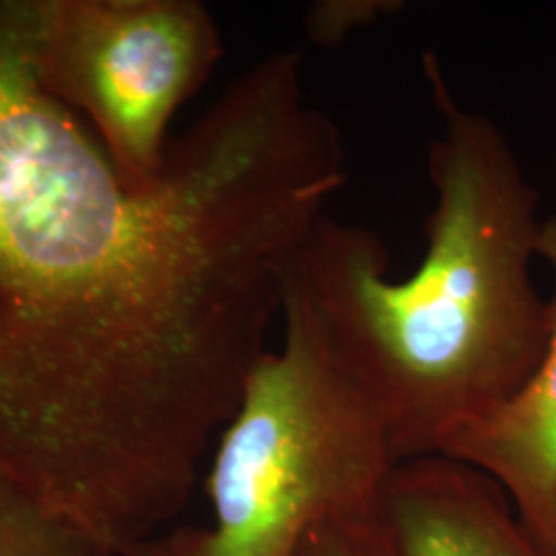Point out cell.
<instances>
[{
    "label": "cell",
    "mask_w": 556,
    "mask_h": 556,
    "mask_svg": "<svg viewBox=\"0 0 556 556\" xmlns=\"http://www.w3.org/2000/svg\"><path fill=\"white\" fill-rule=\"evenodd\" d=\"M396 2H379V0H342V2H316L307 11V34L314 43L334 46L344 40L353 29L378 20L386 7H394Z\"/></svg>",
    "instance_id": "cell-9"
},
{
    "label": "cell",
    "mask_w": 556,
    "mask_h": 556,
    "mask_svg": "<svg viewBox=\"0 0 556 556\" xmlns=\"http://www.w3.org/2000/svg\"><path fill=\"white\" fill-rule=\"evenodd\" d=\"M538 258L553 273L540 365L511 402L457 433L439 456L493 478L521 523L556 555V215L542 219Z\"/></svg>",
    "instance_id": "cell-6"
},
{
    "label": "cell",
    "mask_w": 556,
    "mask_h": 556,
    "mask_svg": "<svg viewBox=\"0 0 556 556\" xmlns=\"http://www.w3.org/2000/svg\"><path fill=\"white\" fill-rule=\"evenodd\" d=\"M280 318L282 344L219 435L211 523L167 528L132 556H298L321 519L381 503L397 462L378 408L291 293Z\"/></svg>",
    "instance_id": "cell-3"
},
{
    "label": "cell",
    "mask_w": 556,
    "mask_h": 556,
    "mask_svg": "<svg viewBox=\"0 0 556 556\" xmlns=\"http://www.w3.org/2000/svg\"><path fill=\"white\" fill-rule=\"evenodd\" d=\"M0 556H108L0 480Z\"/></svg>",
    "instance_id": "cell-7"
},
{
    "label": "cell",
    "mask_w": 556,
    "mask_h": 556,
    "mask_svg": "<svg viewBox=\"0 0 556 556\" xmlns=\"http://www.w3.org/2000/svg\"><path fill=\"white\" fill-rule=\"evenodd\" d=\"M43 85L96 130L130 188L155 184L169 124L223 59L199 0H34Z\"/></svg>",
    "instance_id": "cell-4"
},
{
    "label": "cell",
    "mask_w": 556,
    "mask_h": 556,
    "mask_svg": "<svg viewBox=\"0 0 556 556\" xmlns=\"http://www.w3.org/2000/svg\"><path fill=\"white\" fill-rule=\"evenodd\" d=\"M344 184L280 50L130 188L43 85L34 0H0V480L108 556L167 530Z\"/></svg>",
    "instance_id": "cell-1"
},
{
    "label": "cell",
    "mask_w": 556,
    "mask_h": 556,
    "mask_svg": "<svg viewBox=\"0 0 556 556\" xmlns=\"http://www.w3.org/2000/svg\"><path fill=\"white\" fill-rule=\"evenodd\" d=\"M381 514L400 556H556L521 523L493 478L454 457L396 464Z\"/></svg>",
    "instance_id": "cell-5"
},
{
    "label": "cell",
    "mask_w": 556,
    "mask_h": 556,
    "mask_svg": "<svg viewBox=\"0 0 556 556\" xmlns=\"http://www.w3.org/2000/svg\"><path fill=\"white\" fill-rule=\"evenodd\" d=\"M422 68L441 128L429 147L435 208L417 270L392 280L381 238L324 215L285 282L378 408L397 464L439 456L511 402L548 330L532 277L536 188L497 124L457 103L435 52Z\"/></svg>",
    "instance_id": "cell-2"
},
{
    "label": "cell",
    "mask_w": 556,
    "mask_h": 556,
    "mask_svg": "<svg viewBox=\"0 0 556 556\" xmlns=\"http://www.w3.org/2000/svg\"><path fill=\"white\" fill-rule=\"evenodd\" d=\"M298 556H400L381 503L338 511L303 538Z\"/></svg>",
    "instance_id": "cell-8"
}]
</instances>
